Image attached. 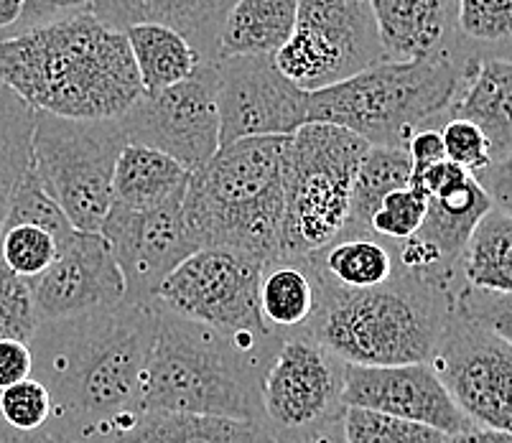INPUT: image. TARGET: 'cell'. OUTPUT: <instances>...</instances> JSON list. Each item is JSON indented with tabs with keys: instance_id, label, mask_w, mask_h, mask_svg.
Masks as SVG:
<instances>
[{
	"instance_id": "cell-1",
	"label": "cell",
	"mask_w": 512,
	"mask_h": 443,
	"mask_svg": "<svg viewBox=\"0 0 512 443\" xmlns=\"http://www.w3.org/2000/svg\"><path fill=\"white\" fill-rule=\"evenodd\" d=\"M156 337V303L44 321L29 342L34 380L51 398L46 433L77 443L113 441L138 413L141 380Z\"/></svg>"
},
{
	"instance_id": "cell-2",
	"label": "cell",
	"mask_w": 512,
	"mask_h": 443,
	"mask_svg": "<svg viewBox=\"0 0 512 443\" xmlns=\"http://www.w3.org/2000/svg\"><path fill=\"white\" fill-rule=\"evenodd\" d=\"M0 82L39 113L118 120L143 95L125 34L90 11L0 39Z\"/></svg>"
},
{
	"instance_id": "cell-3",
	"label": "cell",
	"mask_w": 512,
	"mask_h": 443,
	"mask_svg": "<svg viewBox=\"0 0 512 443\" xmlns=\"http://www.w3.org/2000/svg\"><path fill=\"white\" fill-rule=\"evenodd\" d=\"M278 347L281 339L230 337L156 303V337L143 370L138 413L169 410L263 423L260 385Z\"/></svg>"
},
{
	"instance_id": "cell-4",
	"label": "cell",
	"mask_w": 512,
	"mask_h": 443,
	"mask_svg": "<svg viewBox=\"0 0 512 443\" xmlns=\"http://www.w3.org/2000/svg\"><path fill=\"white\" fill-rule=\"evenodd\" d=\"M314 278L319 303L304 337L329 349L344 365L400 367L431 362L454 316L456 288L403 270L367 291H342L316 273Z\"/></svg>"
},
{
	"instance_id": "cell-5",
	"label": "cell",
	"mask_w": 512,
	"mask_h": 443,
	"mask_svg": "<svg viewBox=\"0 0 512 443\" xmlns=\"http://www.w3.org/2000/svg\"><path fill=\"white\" fill-rule=\"evenodd\" d=\"M286 146L288 135L227 143L192 174L181 209L199 250L225 247L263 265L283 258Z\"/></svg>"
},
{
	"instance_id": "cell-6",
	"label": "cell",
	"mask_w": 512,
	"mask_h": 443,
	"mask_svg": "<svg viewBox=\"0 0 512 443\" xmlns=\"http://www.w3.org/2000/svg\"><path fill=\"white\" fill-rule=\"evenodd\" d=\"M472 62L462 51L416 62H380L311 92L306 123L337 125L370 146L406 148L416 130H439L449 120V107Z\"/></svg>"
},
{
	"instance_id": "cell-7",
	"label": "cell",
	"mask_w": 512,
	"mask_h": 443,
	"mask_svg": "<svg viewBox=\"0 0 512 443\" xmlns=\"http://www.w3.org/2000/svg\"><path fill=\"white\" fill-rule=\"evenodd\" d=\"M370 143L329 123H304L286 146L283 258H306L342 235Z\"/></svg>"
},
{
	"instance_id": "cell-8",
	"label": "cell",
	"mask_w": 512,
	"mask_h": 443,
	"mask_svg": "<svg viewBox=\"0 0 512 443\" xmlns=\"http://www.w3.org/2000/svg\"><path fill=\"white\" fill-rule=\"evenodd\" d=\"M125 146L120 120H72L36 110V179L77 232H100Z\"/></svg>"
},
{
	"instance_id": "cell-9",
	"label": "cell",
	"mask_w": 512,
	"mask_h": 443,
	"mask_svg": "<svg viewBox=\"0 0 512 443\" xmlns=\"http://www.w3.org/2000/svg\"><path fill=\"white\" fill-rule=\"evenodd\" d=\"M385 62L370 0H299L296 29L276 64L306 95Z\"/></svg>"
},
{
	"instance_id": "cell-10",
	"label": "cell",
	"mask_w": 512,
	"mask_h": 443,
	"mask_svg": "<svg viewBox=\"0 0 512 443\" xmlns=\"http://www.w3.org/2000/svg\"><path fill=\"white\" fill-rule=\"evenodd\" d=\"M260 270L263 263L250 255L225 247H202L161 283L156 303L230 337L278 339L260 316Z\"/></svg>"
},
{
	"instance_id": "cell-11",
	"label": "cell",
	"mask_w": 512,
	"mask_h": 443,
	"mask_svg": "<svg viewBox=\"0 0 512 443\" xmlns=\"http://www.w3.org/2000/svg\"><path fill=\"white\" fill-rule=\"evenodd\" d=\"M344 370L314 339H283L260 385L263 426L278 443H291L342 421Z\"/></svg>"
},
{
	"instance_id": "cell-12",
	"label": "cell",
	"mask_w": 512,
	"mask_h": 443,
	"mask_svg": "<svg viewBox=\"0 0 512 443\" xmlns=\"http://www.w3.org/2000/svg\"><path fill=\"white\" fill-rule=\"evenodd\" d=\"M118 120L128 146L164 153L197 174L220 151L217 69L202 64L179 85L151 97L141 95Z\"/></svg>"
},
{
	"instance_id": "cell-13",
	"label": "cell",
	"mask_w": 512,
	"mask_h": 443,
	"mask_svg": "<svg viewBox=\"0 0 512 443\" xmlns=\"http://www.w3.org/2000/svg\"><path fill=\"white\" fill-rule=\"evenodd\" d=\"M428 365L474 426L512 433V344L454 311Z\"/></svg>"
},
{
	"instance_id": "cell-14",
	"label": "cell",
	"mask_w": 512,
	"mask_h": 443,
	"mask_svg": "<svg viewBox=\"0 0 512 443\" xmlns=\"http://www.w3.org/2000/svg\"><path fill=\"white\" fill-rule=\"evenodd\" d=\"M217 69L220 148L245 138H283L306 123L309 95L278 69L276 57H227Z\"/></svg>"
},
{
	"instance_id": "cell-15",
	"label": "cell",
	"mask_w": 512,
	"mask_h": 443,
	"mask_svg": "<svg viewBox=\"0 0 512 443\" xmlns=\"http://www.w3.org/2000/svg\"><path fill=\"white\" fill-rule=\"evenodd\" d=\"M184 202L130 212L110 204L100 232L125 283V303H153L161 283L199 250L184 225Z\"/></svg>"
},
{
	"instance_id": "cell-16",
	"label": "cell",
	"mask_w": 512,
	"mask_h": 443,
	"mask_svg": "<svg viewBox=\"0 0 512 443\" xmlns=\"http://www.w3.org/2000/svg\"><path fill=\"white\" fill-rule=\"evenodd\" d=\"M342 403L344 408L434 428L446 438L474 428L428 362L400 367L347 365Z\"/></svg>"
},
{
	"instance_id": "cell-17",
	"label": "cell",
	"mask_w": 512,
	"mask_h": 443,
	"mask_svg": "<svg viewBox=\"0 0 512 443\" xmlns=\"http://www.w3.org/2000/svg\"><path fill=\"white\" fill-rule=\"evenodd\" d=\"M29 286L41 324L97 314L125 301L123 275L97 232H74L57 260Z\"/></svg>"
},
{
	"instance_id": "cell-18",
	"label": "cell",
	"mask_w": 512,
	"mask_h": 443,
	"mask_svg": "<svg viewBox=\"0 0 512 443\" xmlns=\"http://www.w3.org/2000/svg\"><path fill=\"white\" fill-rule=\"evenodd\" d=\"M370 8L385 62L467 54L456 36V0H370Z\"/></svg>"
},
{
	"instance_id": "cell-19",
	"label": "cell",
	"mask_w": 512,
	"mask_h": 443,
	"mask_svg": "<svg viewBox=\"0 0 512 443\" xmlns=\"http://www.w3.org/2000/svg\"><path fill=\"white\" fill-rule=\"evenodd\" d=\"M449 118L477 125L490 143L492 161L512 153V59H474L451 102Z\"/></svg>"
},
{
	"instance_id": "cell-20",
	"label": "cell",
	"mask_w": 512,
	"mask_h": 443,
	"mask_svg": "<svg viewBox=\"0 0 512 443\" xmlns=\"http://www.w3.org/2000/svg\"><path fill=\"white\" fill-rule=\"evenodd\" d=\"M118 443H278L263 423L225 415L141 410L115 433Z\"/></svg>"
},
{
	"instance_id": "cell-21",
	"label": "cell",
	"mask_w": 512,
	"mask_h": 443,
	"mask_svg": "<svg viewBox=\"0 0 512 443\" xmlns=\"http://www.w3.org/2000/svg\"><path fill=\"white\" fill-rule=\"evenodd\" d=\"M319 288L304 258L273 260L263 265L258 283V306L263 324L278 339L304 337L314 321Z\"/></svg>"
},
{
	"instance_id": "cell-22",
	"label": "cell",
	"mask_w": 512,
	"mask_h": 443,
	"mask_svg": "<svg viewBox=\"0 0 512 443\" xmlns=\"http://www.w3.org/2000/svg\"><path fill=\"white\" fill-rule=\"evenodd\" d=\"M192 174L164 153L143 146H125L115 163L113 204L115 207L143 212L184 202Z\"/></svg>"
},
{
	"instance_id": "cell-23",
	"label": "cell",
	"mask_w": 512,
	"mask_h": 443,
	"mask_svg": "<svg viewBox=\"0 0 512 443\" xmlns=\"http://www.w3.org/2000/svg\"><path fill=\"white\" fill-rule=\"evenodd\" d=\"M304 260L321 281L342 291L377 288L398 273L393 242L375 235L337 237L332 245L306 255Z\"/></svg>"
},
{
	"instance_id": "cell-24",
	"label": "cell",
	"mask_w": 512,
	"mask_h": 443,
	"mask_svg": "<svg viewBox=\"0 0 512 443\" xmlns=\"http://www.w3.org/2000/svg\"><path fill=\"white\" fill-rule=\"evenodd\" d=\"M296 13L299 0H237L222 26L220 59L276 57L296 29Z\"/></svg>"
},
{
	"instance_id": "cell-25",
	"label": "cell",
	"mask_w": 512,
	"mask_h": 443,
	"mask_svg": "<svg viewBox=\"0 0 512 443\" xmlns=\"http://www.w3.org/2000/svg\"><path fill=\"white\" fill-rule=\"evenodd\" d=\"M492 202L477 184L474 176L464 186L439 199H428L426 219L418 227L416 237L426 242L449 268L459 270L467 242L479 219L490 212ZM462 275V273H459Z\"/></svg>"
},
{
	"instance_id": "cell-26",
	"label": "cell",
	"mask_w": 512,
	"mask_h": 443,
	"mask_svg": "<svg viewBox=\"0 0 512 443\" xmlns=\"http://www.w3.org/2000/svg\"><path fill=\"white\" fill-rule=\"evenodd\" d=\"M125 39L146 97L179 85L202 67V59L189 41L161 23H136L125 31Z\"/></svg>"
},
{
	"instance_id": "cell-27",
	"label": "cell",
	"mask_w": 512,
	"mask_h": 443,
	"mask_svg": "<svg viewBox=\"0 0 512 443\" xmlns=\"http://www.w3.org/2000/svg\"><path fill=\"white\" fill-rule=\"evenodd\" d=\"M413 163L406 148L370 146L360 169H357L355 184H352V199H349V217L339 237L372 235L370 219L390 191L403 189L411 184Z\"/></svg>"
},
{
	"instance_id": "cell-28",
	"label": "cell",
	"mask_w": 512,
	"mask_h": 443,
	"mask_svg": "<svg viewBox=\"0 0 512 443\" xmlns=\"http://www.w3.org/2000/svg\"><path fill=\"white\" fill-rule=\"evenodd\" d=\"M462 283L477 291L512 293V217L490 209L479 219L459 263Z\"/></svg>"
},
{
	"instance_id": "cell-29",
	"label": "cell",
	"mask_w": 512,
	"mask_h": 443,
	"mask_svg": "<svg viewBox=\"0 0 512 443\" xmlns=\"http://www.w3.org/2000/svg\"><path fill=\"white\" fill-rule=\"evenodd\" d=\"M36 110L0 82V230L23 179L34 169Z\"/></svg>"
},
{
	"instance_id": "cell-30",
	"label": "cell",
	"mask_w": 512,
	"mask_h": 443,
	"mask_svg": "<svg viewBox=\"0 0 512 443\" xmlns=\"http://www.w3.org/2000/svg\"><path fill=\"white\" fill-rule=\"evenodd\" d=\"M237 0H143L146 21L161 23L189 41L202 64L220 59V36Z\"/></svg>"
},
{
	"instance_id": "cell-31",
	"label": "cell",
	"mask_w": 512,
	"mask_h": 443,
	"mask_svg": "<svg viewBox=\"0 0 512 443\" xmlns=\"http://www.w3.org/2000/svg\"><path fill=\"white\" fill-rule=\"evenodd\" d=\"M456 36L472 59H512V0H456Z\"/></svg>"
},
{
	"instance_id": "cell-32",
	"label": "cell",
	"mask_w": 512,
	"mask_h": 443,
	"mask_svg": "<svg viewBox=\"0 0 512 443\" xmlns=\"http://www.w3.org/2000/svg\"><path fill=\"white\" fill-rule=\"evenodd\" d=\"M59 240L36 225H3L0 265L23 281H34L57 260Z\"/></svg>"
},
{
	"instance_id": "cell-33",
	"label": "cell",
	"mask_w": 512,
	"mask_h": 443,
	"mask_svg": "<svg viewBox=\"0 0 512 443\" xmlns=\"http://www.w3.org/2000/svg\"><path fill=\"white\" fill-rule=\"evenodd\" d=\"M3 225H36L41 230H46L49 235H54L59 240V245H67L72 240V235L77 230L72 227L67 217H64L62 209L57 207V202L41 189L39 179H36V171L31 169V174L23 179V184L18 186L16 194L11 199V207H8L6 222Z\"/></svg>"
},
{
	"instance_id": "cell-34",
	"label": "cell",
	"mask_w": 512,
	"mask_h": 443,
	"mask_svg": "<svg viewBox=\"0 0 512 443\" xmlns=\"http://www.w3.org/2000/svg\"><path fill=\"white\" fill-rule=\"evenodd\" d=\"M344 441L347 443H446L444 433L418 423L395 421L367 410H344Z\"/></svg>"
},
{
	"instance_id": "cell-35",
	"label": "cell",
	"mask_w": 512,
	"mask_h": 443,
	"mask_svg": "<svg viewBox=\"0 0 512 443\" xmlns=\"http://www.w3.org/2000/svg\"><path fill=\"white\" fill-rule=\"evenodd\" d=\"M428 199L411 186L390 191L370 219V232L385 242H400L416 235L423 225Z\"/></svg>"
},
{
	"instance_id": "cell-36",
	"label": "cell",
	"mask_w": 512,
	"mask_h": 443,
	"mask_svg": "<svg viewBox=\"0 0 512 443\" xmlns=\"http://www.w3.org/2000/svg\"><path fill=\"white\" fill-rule=\"evenodd\" d=\"M39 326L41 321L29 281L0 265V342L16 339L29 344Z\"/></svg>"
},
{
	"instance_id": "cell-37",
	"label": "cell",
	"mask_w": 512,
	"mask_h": 443,
	"mask_svg": "<svg viewBox=\"0 0 512 443\" xmlns=\"http://www.w3.org/2000/svg\"><path fill=\"white\" fill-rule=\"evenodd\" d=\"M0 418L21 433L46 431L51 421V398L39 380L18 382L0 390Z\"/></svg>"
},
{
	"instance_id": "cell-38",
	"label": "cell",
	"mask_w": 512,
	"mask_h": 443,
	"mask_svg": "<svg viewBox=\"0 0 512 443\" xmlns=\"http://www.w3.org/2000/svg\"><path fill=\"white\" fill-rule=\"evenodd\" d=\"M454 311L512 344V293L477 291L459 283L454 291Z\"/></svg>"
},
{
	"instance_id": "cell-39",
	"label": "cell",
	"mask_w": 512,
	"mask_h": 443,
	"mask_svg": "<svg viewBox=\"0 0 512 443\" xmlns=\"http://www.w3.org/2000/svg\"><path fill=\"white\" fill-rule=\"evenodd\" d=\"M441 141H444L446 161L456 163L459 169L469 171V174H479L492 163L490 143L484 138L482 130L469 120L449 118L439 128Z\"/></svg>"
},
{
	"instance_id": "cell-40",
	"label": "cell",
	"mask_w": 512,
	"mask_h": 443,
	"mask_svg": "<svg viewBox=\"0 0 512 443\" xmlns=\"http://www.w3.org/2000/svg\"><path fill=\"white\" fill-rule=\"evenodd\" d=\"M87 6H90L87 0H23L21 21H18V26L8 36L39 29V26H46L51 21L72 16V13H82L87 11Z\"/></svg>"
},
{
	"instance_id": "cell-41",
	"label": "cell",
	"mask_w": 512,
	"mask_h": 443,
	"mask_svg": "<svg viewBox=\"0 0 512 443\" xmlns=\"http://www.w3.org/2000/svg\"><path fill=\"white\" fill-rule=\"evenodd\" d=\"M474 179L492 202V209L512 217V153L492 161L487 169L474 174Z\"/></svg>"
},
{
	"instance_id": "cell-42",
	"label": "cell",
	"mask_w": 512,
	"mask_h": 443,
	"mask_svg": "<svg viewBox=\"0 0 512 443\" xmlns=\"http://www.w3.org/2000/svg\"><path fill=\"white\" fill-rule=\"evenodd\" d=\"M90 6L87 11L97 18L100 23L110 26V29L125 31L136 23L146 21V8H143V0H87Z\"/></svg>"
},
{
	"instance_id": "cell-43",
	"label": "cell",
	"mask_w": 512,
	"mask_h": 443,
	"mask_svg": "<svg viewBox=\"0 0 512 443\" xmlns=\"http://www.w3.org/2000/svg\"><path fill=\"white\" fill-rule=\"evenodd\" d=\"M34 375V354L26 342L6 339L0 342V390L18 385Z\"/></svg>"
},
{
	"instance_id": "cell-44",
	"label": "cell",
	"mask_w": 512,
	"mask_h": 443,
	"mask_svg": "<svg viewBox=\"0 0 512 443\" xmlns=\"http://www.w3.org/2000/svg\"><path fill=\"white\" fill-rule=\"evenodd\" d=\"M408 156H411L413 163V174H423L426 169H431L434 163L444 161V141H441V133L436 128H421L408 138L406 146Z\"/></svg>"
},
{
	"instance_id": "cell-45",
	"label": "cell",
	"mask_w": 512,
	"mask_h": 443,
	"mask_svg": "<svg viewBox=\"0 0 512 443\" xmlns=\"http://www.w3.org/2000/svg\"><path fill=\"white\" fill-rule=\"evenodd\" d=\"M446 443H512L510 431H495V428H469L464 433L446 438Z\"/></svg>"
},
{
	"instance_id": "cell-46",
	"label": "cell",
	"mask_w": 512,
	"mask_h": 443,
	"mask_svg": "<svg viewBox=\"0 0 512 443\" xmlns=\"http://www.w3.org/2000/svg\"><path fill=\"white\" fill-rule=\"evenodd\" d=\"M23 13V0H0V39H6L18 26Z\"/></svg>"
},
{
	"instance_id": "cell-47",
	"label": "cell",
	"mask_w": 512,
	"mask_h": 443,
	"mask_svg": "<svg viewBox=\"0 0 512 443\" xmlns=\"http://www.w3.org/2000/svg\"><path fill=\"white\" fill-rule=\"evenodd\" d=\"M342 421L332 423V426L321 428V431H314V433H309V436L299 438V441H291V443H347L344 441V423Z\"/></svg>"
},
{
	"instance_id": "cell-48",
	"label": "cell",
	"mask_w": 512,
	"mask_h": 443,
	"mask_svg": "<svg viewBox=\"0 0 512 443\" xmlns=\"http://www.w3.org/2000/svg\"><path fill=\"white\" fill-rule=\"evenodd\" d=\"M46 431L41 433H21V431H13L8 423H3L0 418V443H46Z\"/></svg>"
},
{
	"instance_id": "cell-49",
	"label": "cell",
	"mask_w": 512,
	"mask_h": 443,
	"mask_svg": "<svg viewBox=\"0 0 512 443\" xmlns=\"http://www.w3.org/2000/svg\"><path fill=\"white\" fill-rule=\"evenodd\" d=\"M46 436H49V433H46ZM46 443H77V441H64V438L49 436V438H46Z\"/></svg>"
},
{
	"instance_id": "cell-50",
	"label": "cell",
	"mask_w": 512,
	"mask_h": 443,
	"mask_svg": "<svg viewBox=\"0 0 512 443\" xmlns=\"http://www.w3.org/2000/svg\"><path fill=\"white\" fill-rule=\"evenodd\" d=\"M100 443H118V441H100Z\"/></svg>"
}]
</instances>
